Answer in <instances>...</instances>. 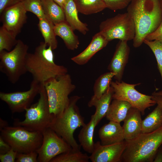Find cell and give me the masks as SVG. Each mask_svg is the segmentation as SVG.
<instances>
[{
    "mask_svg": "<svg viewBox=\"0 0 162 162\" xmlns=\"http://www.w3.org/2000/svg\"><path fill=\"white\" fill-rule=\"evenodd\" d=\"M145 39L149 41L157 40L162 42V20L155 30L147 36Z\"/></svg>",
    "mask_w": 162,
    "mask_h": 162,
    "instance_id": "e575fe53",
    "label": "cell"
},
{
    "mask_svg": "<svg viewBox=\"0 0 162 162\" xmlns=\"http://www.w3.org/2000/svg\"><path fill=\"white\" fill-rule=\"evenodd\" d=\"M54 30L56 35L62 39L68 49L74 50L78 48L80 44L78 37L66 21L55 25Z\"/></svg>",
    "mask_w": 162,
    "mask_h": 162,
    "instance_id": "7402d4cb",
    "label": "cell"
},
{
    "mask_svg": "<svg viewBox=\"0 0 162 162\" xmlns=\"http://www.w3.org/2000/svg\"><path fill=\"white\" fill-rule=\"evenodd\" d=\"M131 107L127 102L113 99L106 116V118L109 121L120 123L123 121Z\"/></svg>",
    "mask_w": 162,
    "mask_h": 162,
    "instance_id": "603a6c76",
    "label": "cell"
},
{
    "mask_svg": "<svg viewBox=\"0 0 162 162\" xmlns=\"http://www.w3.org/2000/svg\"><path fill=\"white\" fill-rule=\"evenodd\" d=\"M158 1L160 8L162 11V0H158Z\"/></svg>",
    "mask_w": 162,
    "mask_h": 162,
    "instance_id": "ee69618b",
    "label": "cell"
},
{
    "mask_svg": "<svg viewBox=\"0 0 162 162\" xmlns=\"http://www.w3.org/2000/svg\"><path fill=\"white\" fill-rule=\"evenodd\" d=\"M126 145L125 140L105 145L98 141L94 143L93 151L89 156V159L92 162H121V158Z\"/></svg>",
    "mask_w": 162,
    "mask_h": 162,
    "instance_id": "5bb4252c",
    "label": "cell"
},
{
    "mask_svg": "<svg viewBox=\"0 0 162 162\" xmlns=\"http://www.w3.org/2000/svg\"><path fill=\"white\" fill-rule=\"evenodd\" d=\"M56 4L63 8L67 0H53Z\"/></svg>",
    "mask_w": 162,
    "mask_h": 162,
    "instance_id": "b9f144b4",
    "label": "cell"
},
{
    "mask_svg": "<svg viewBox=\"0 0 162 162\" xmlns=\"http://www.w3.org/2000/svg\"><path fill=\"white\" fill-rule=\"evenodd\" d=\"M28 46L20 40L12 50L0 51V70L11 83H16L27 72L26 64Z\"/></svg>",
    "mask_w": 162,
    "mask_h": 162,
    "instance_id": "52a82bcc",
    "label": "cell"
},
{
    "mask_svg": "<svg viewBox=\"0 0 162 162\" xmlns=\"http://www.w3.org/2000/svg\"><path fill=\"white\" fill-rule=\"evenodd\" d=\"M0 136L14 150L19 153L36 151L40 147L43 136L40 131H32L18 126H7L0 130Z\"/></svg>",
    "mask_w": 162,
    "mask_h": 162,
    "instance_id": "ba28073f",
    "label": "cell"
},
{
    "mask_svg": "<svg viewBox=\"0 0 162 162\" xmlns=\"http://www.w3.org/2000/svg\"><path fill=\"white\" fill-rule=\"evenodd\" d=\"M16 36L2 26L0 27V51L3 50L9 51L14 47L18 40Z\"/></svg>",
    "mask_w": 162,
    "mask_h": 162,
    "instance_id": "f546056e",
    "label": "cell"
},
{
    "mask_svg": "<svg viewBox=\"0 0 162 162\" xmlns=\"http://www.w3.org/2000/svg\"><path fill=\"white\" fill-rule=\"evenodd\" d=\"M152 95V99L155 101L156 104L159 106L162 109V96L155 95Z\"/></svg>",
    "mask_w": 162,
    "mask_h": 162,
    "instance_id": "ab89813d",
    "label": "cell"
},
{
    "mask_svg": "<svg viewBox=\"0 0 162 162\" xmlns=\"http://www.w3.org/2000/svg\"><path fill=\"white\" fill-rule=\"evenodd\" d=\"M106 8L113 11L127 7L131 0H103Z\"/></svg>",
    "mask_w": 162,
    "mask_h": 162,
    "instance_id": "d6a6232c",
    "label": "cell"
},
{
    "mask_svg": "<svg viewBox=\"0 0 162 162\" xmlns=\"http://www.w3.org/2000/svg\"><path fill=\"white\" fill-rule=\"evenodd\" d=\"M23 0H0V14L5 9L21 2Z\"/></svg>",
    "mask_w": 162,
    "mask_h": 162,
    "instance_id": "8d00e7d4",
    "label": "cell"
},
{
    "mask_svg": "<svg viewBox=\"0 0 162 162\" xmlns=\"http://www.w3.org/2000/svg\"><path fill=\"white\" fill-rule=\"evenodd\" d=\"M89 160V157L87 154L72 148L56 156L50 162H88Z\"/></svg>",
    "mask_w": 162,
    "mask_h": 162,
    "instance_id": "83f0119b",
    "label": "cell"
},
{
    "mask_svg": "<svg viewBox=\"0 0 162 162\" xmlns=\"http://www.w3.org/2000/svg\"><path fill=\"white\" fill-rule=\"evenodd\" d=\"M38 101L25 110V118L15 120L14 126L22 127L32 131L42 132L48 128L52 119L47 97L43 84H40Z\"/></svg>",
    "mask_w": 162,
    "mask_h": 162,
    "instance_id": "8992f818",
    "label": "cell"
},
{
    "mask_svg": "<svg viewBox=\"0 0 162 162\" xmlns=\"http://www.w3.org/2000/svg\"><path fill=\"white\" fill-rule=\"evenodd\" d=\"M154 162H162V145L159 148L156 154Z\"/></svg>",
    "mask_w": 162,
    "mask_h": 162,
    "instance_id": "f35d334b",
    "label": "cell"
},
{
    "mask_svg": "<svg viewBox=\"0 0 162 162\" xmlns=\"http://www.w3.org/2000/svg\"><path fill=\"white\" fill-rule=\"evenodd\" d=\"M18 152L12 148L5 153L0 154L1 162H14L15 161Z\"/></svg>",
    "mask_w": 162,
    "mask_h": 162,
    "instance_id": "d590c367",
    "label": "cell"
},
{
    "mask_svg": "<svg viewBox=\"0 0 162 162\" xmlns=\"http://www.w3.org/2000/svg\"><path fill=\"white\" fill-rule=\"evenodd\" d=\"M140 83L130 84L122 81L120 82L112 81L110 86L113 89V99L125 101L132 107L138 110L142 115L145 114L146 110L156 104L152 99V95H148L140 93L135 89L136 86Z\"/></svg>",
    "mask_w": 162,
    "mask_h": 162,
    "instance_id": "30bf717a",
    "label": "cell"
},
{
    "mask_svg": "<svg viewBox=\"0 0 162 162\" xmlns=\"http://www.w3.org/2000/svg\"><path fill=\"white\" fill-rule=\"evenodd\" d=\"M43 140L36 151L38 162H50L54 158L70 150L71 147L55 132L48 128L42 132Z\"/></svg>",
    "mask_w": 162,
    "mask_h": 162,
    "instance_id": "8fae6325",
    "label": "cell"
},
{
    "mask_svg": "<svg viewBox=\"0 0 162 162\" xmlns=\"http://www.w3.org/2000/svg\"><path fill=\"white\" fill-rule=\"evenodd\" d=\"M38 24V29L48 46H50L53 50L58 46V41L54 30L55 25L47 18L39 20Z\"/></svg>",
    "mask_w": 162,
    "mask_h": 162,
    "instance_id": "cb8c5ba5",
    "label": "cell"
},
{
    "mask_svg": "<svg viewBox=\"0 0 162 162\" xmlns=\"http://www.w3.org/2000/svg\"><path fill=\"white\" fill-rule=\"evenodd\" d=\"M98 124L96 116L94 114L92 116L89 122L82 127L78 135L81 146L85 151L91 154L94 148V133L95 127Z\"/></svg>",
    "mask_w": 162,
    "mask_h": 162,
    "instance_id": "ffe728a7",
    "label": "cell"
},
{
    "mask_svg": "<svg viewBox=\"0 0 162 162\" xmlns=\"http://www.w3.org/2000/svg\"><path fill=\"white\" fill-rule=\"evenodd\" d=\"M115 74L110 71L100 75L96 80L93 87V95L99 98L110 86L111 82Z\"/></svg>",
    "mask_w": 162,
    "mask_h": 162,
    "instance_id": "f1b7e54d",
    "label": "cell"
},
{
    "mask_svg": "<svg viewBox=\"0 0 162 162\" xmlns=\"http://www.w3.org/2000/svg\"><path fill=\"white\" fill-rule=\"evenodd\" d=\"M27 12L22 2L5 9L0 14L2 26L16 36L26 22Z\"/></svg>",
    "mask_w": 162,
    "mask_h": 162,
    "instance_id": "4fadbf2b",
    "label": "cell"
},
{
    "mask_svg": "<svg viewBox=\"0 0 162 162\" xmlns=\"http://www.w3.org/2000/svg\"><path fill=\"white\" fill-rule=\"evenodd\" d=\"M143 43L150 48L155 56L162 84V42L157 40L149 41L145 39Z\"/></svg>",
    "mask_w": 162,
    "mask_h": 162,
    "instance_id": "4dcf8cb0",
    "label": "cell"
},
{
    "mask_svg": "<svg viewBox=\"0 0 162 162\" xmlns=\"http://www.w3.org/2000/svg\"><path fill=\"white\" fill-rule=\"evenodd\" d=\"M101 144H112L125 140L122 127L120 123L110 121L102 126L98 131Z\"/></svg>",
    "mask_w": 162,
    "mask_h": 162,
    "instance_id": "ac0fdd59",
    "label": "cell"
},
{
    "mask_svg": "<svg viewBox=\"0 0 162 162\" xmlns=\"http://www.w3.org/2000/svg\"><path fill=\"white\" fill-rule=\"evenodd\" d=\"M162 126V109L157 105L154 109L143 120L141 133L154 131Z\"/></svg>",
    "mask_w": 162,
    "mask_h": 162,
    "instance_id": "d4e9b609",
    "label": "cell"
},
{
    "mask_svg": "<svg viewBox=\"0 0 162 162\" xmlns=\"http://www.w3.org/2000/svg\"><path fill=\"white\" fill-rule=\"evenodd\" d=\"M63 9L66 21L73 30L86 34L89 30L88 25L79 19L78 11L73 0H67Z\"/></svg>",
    "mask_w": 162,
    "mask_h": 162,
    "instance_id": "44dd1931",
    "label": "cell"
},
{
    "mask_svg": "<svg viewBox=\"0 0 162 162\" xmlns=\"http://www.w3.org/2000/svg\"><path fill=\"white\" fill-rule=\"evenodd\" d=\"M38 154L36 151L28 153H18L16 162H37Z\"/></svg>",
    "mask_w": 162,
    "mask_h": 162,
    "instance_id": "836d02e7",
    "label": "cell"
},
{
    "mask_svg": "<svg viewBox=\"0 0 162 162\" xmlns=\"http://www.w3.org/2000/svg\"><path fill=\"white\" fill-rule=\"evenodd\" d=\"M141 115L135 108L132 107L129 110L122 126L125 140H132L141 133Z\"/></svg>",
    "mask_w": 162,
    "mask_h": 162,
    "instance_id": "e0dca14e",
    "label": "cell"
},
{
    "mask_svg": "<svg viewBox=\"0 0 162 162\" xmlns=\"http://www.w3.org/2000/svg\"><path fill=\"white\" fill-rule=\"evenodd\" d=\"M109 42L99 32L92 37L88 46L82 52L71 59L79 65L86 64L98 52L105 47Z\"/></svg>",
    "mask_w": 162,
    "mask_h": 162,
    "instance_id": "2e32d148",
    "label": "cell"
},
{
    "mask_svg": "<svg viewBox=\"0 0 162 162\" xmlns=\"http://www.w3.org/2000/svg\"><path fill=\"white\" fill-rule=\"evenodd\" d=\"M127 12L135 23L136 33L133 46L138 48L147 36L159 25L162 20V11L158 0H131Z\"/></svg>",
    "mask_w": 162,
    "mask_h": 162,
    "instance_id": "6da1fadb",
    "label": "cell"
},
{
    "mask_svg": "<svg viewBox=\"0 0 162 162\" xmlns=\"http://www.w3.org/2000/svg\"><path fill=\"white\" fill-rule=\"evenodd\" d=\"M80 97L74 96L70 98L69 105L60 115L52 118L49 127L62 137L72 148L80 150L81 146L74 137V133L77 128L85 124L76 103Z\"/></svg>",
    "mask_w": 162,
    "mask_h": 162,
    "instance_id": "277c9868",
    "label": "cell"
},
{
    "mask_svg": "<svg viewBox=\"0 0 162 162\" xmlns=\"http://www.w3.org/2000/svg\"><path fill=\"white\" fill-rule=\"evenodd\" d=\"M99 28V32L109 42L116 39L133 40L135 35L134 22L127 12L107 19L100 23Z\"/></svg>",
    "mask_w": 162,
    "mask_h": 162,
    "instance_id": "9c48e42d",
    "label": "cell"
},
{
    "mask_svg": "<svg viewBox=\"0 0 162 162\" xmlns=\"http://www.w3.org/2000/svg\"><path fill=\"white\" fill-rule=\"evenodd\" d=\"M113 94V89L111 86L99 98L93 95L88 104L89 107L93 106L96 108L94 114L98 124L106 116L111 102Z\"/></svg>",
    "mask_w": 162,
    "mask_h": 162,
    "instance_id": "d6986e66",
    "label": "cell"
},
{
    "mask_svg": "<svg viewBox=\"0 0 162 162\" xmlns=\"http://www.w3.org/2000/svg\"><path fill=\"white\" fill-rule=\"evenodd\" d=\"M126 141L127 145L121 162H153L157 150L162 145V126L154 131L141 133L135 138Z\"/></svg>",
    "mask_w": 162,
    "mask_h": 162,
    "instance_id": "3957f363",
    "label": "cell"
},
{
    "mask_svg": "<svg viewBox=\"0 0 162 162\" xmlns=\"http://www.w3.org/2000/svg\"><path fill=\"white\" fill-rule=\"evenodd\" d=\"M22 2L26 11L34 14L39 20L46 18L41 0H23Z\"/></svg>",
    "mask_w": 162,
    "mask_h": 162,
    "instance_id": "1f68e13d",
    "label": "cell"
},
{
    "mask_svg": "<svg viewBox=\"0 0 162 162\" xmlns=\"http://www.w3.org/2000/svg\"><path fill=\"white\" fill-rule=\"evenodd\" d=\"M45 89L52 119L61 114L69 104V95L76 88L70 76L66 74L46 81Z\"/></svg>",
    "mask_w": 162,
    "mask_h": 162,
    "instance_id": "5b68a950",
    "label": "cell"
},
{
    "mask_svg": "<svg viewBox=\"0 0 162 162\" xmlns=\"http://www.w3.org/2000/svg\"><path fill=\"white\" fill-rule=\"evenodd\" d=\"M152 95L162 96V90L158 92H154L152 93Z\"/></svg>",
    "mask_w": 162,
    "mask_h": 162,
    "instance_id": "7bdbcfd3",
    "label": "cell"
},
{
    "mask_svg": "<svg viewBox=\"0 0 162 162\" xmlns=\"http://www.w3.org/2000/svg\"><path fill=\"white\" fill-rule=\"evenodd\" d=\"M7 121L0 118V130L8 126Z\"/></svg>",
    "mask_w": 162,
    "mask_h": 162,
    "instance_id": "60d3db41",
    "label": "cell"
},
{
    "mask_svg": "<svg viewBox=\"0 0 162 162\" xmlns=\"http://www.w3.org/2000/svg\"><path fill=\"white\" fill-rule=\"evenodd\" d=\"M46 18L55 25L66 21L63 9L53 0H41Z\"/></svg>",
    "mask_w": 162,
    "mask_h": 162,
    "instance_id": "484cf974",
    "label": "cell"
},
{
    "mask_svg": "<svg viewBox=\"0 0 162 162\" xmlns=\"http://www.w3.org/2000/svg\"><path fill=\"white\" fill-rule=\"evenodd\" d=\"M127 42L126 41L119 40L107 68L110 71L115 74L113 78L120 82L122 81L130 53V48Z\"/></svg>",
    "mask_w": 162,
    "mask_h": 162,
    "instance_id": "9a60e30c",
    "label": "cell"
},
{
    "mask_svg": "<svg viewBox=\"0 0 162 162\" xmlns=\"http://www.w3.org/2000/svg\"><path fill=\"white\" fill-rule=\"evenodd\" d=\"M26 64L27 72L32 75L33 80L43 84L52 78H56L68 73L65 66L56 64L54 61L53 50L44 42H41L33 53L27 56Z\"/></svg>",
    "mask_w": 162,
    "mask_h": 162,
    "instance_id": "7a4b0ae2",
    "label": "cell"
},
{
    "mask_svg": "<svg viewBox=\"0 0 162 162\" xmlns=\"http://www.w3.org/2000/svg\"><path fill=\"white\" fill-rule=\"evenodd\" d=\"M79 12L90 15L100 12L106 8L103 0H73Z\"/></svg>",
    "mask_w": 162,
    "mask_h": 162,
    "instance_id": "4316f807",
    "label": "cell"
},
{
    "mask_svg": "<svg viewBox=\"0 0 162 162\" xmlns=\"http://www.w3.org/2000/svg\"><path fill=\"white\" fill-rule=\"evenodd\" d=\"M40 84L33 80L29 89L25 91L0 92V99L5 102L12 113L21 112L29 107L39 94Z\"/></svg>",
    "mask_w": 162,
    "mask_h": 162,
    "instance_id": "7c38bea8",
    "label": "cell"
},
{
    "mask_svg": "<svg viewBox=\"0 0 162 162\" xmlns=\"http://www.w3.org/2000/svg\"><path fill=\"white\" fill-rule=\"evenodd\" d=\"M11 147L0 136V154H4L10 150Z\"/></svg>",
    "mask_w": 162,
    "mask_h": 162,
    "instance_id": "74e56055",
    "label": "cell"
}]
</instances>
